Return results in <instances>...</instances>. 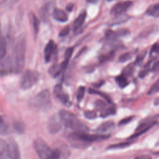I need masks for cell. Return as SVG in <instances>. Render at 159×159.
<instances>
[{"label":"cell","instance_id":"6da1fadb","mask_svg":"<svg viewBox=\"0 0 159 159\" xmlns=\"http://www.w3.org/2000/svg\"><path fill=\"white\" fill-rule=\"evenodd\" d=\"M26 40L24 35H21L16 40L13 49V65L14 71L21 73L24 67Z\"/></svg>","mask_w":159,"mask_h":159},{"label":"cell","instance_id":"7a4b0ae2","mask_svg":"<svg viewBox=\"0 0 159 159\" xmlns=\"http://www.w3.org/2000/svg\"><path fill=\"white\" fill-rule=\"evenodd\" d=\"M63 124L76 132H86L87 126L73 114L65 110H61L59 114Z\"/></svg>","mask_w":159,"mask_h":159},{"label":"cell","instance_id":"3957f363","mask_svg":"<svg viewBox=\"0 0 159 159\" xmlns=\"http://www.w3.org/2000/svg\"><path fill=\"white\" fill-rule=\"evenodd\" d=\"M31 107L40 111H47L52 107L50 93L44 90L34 96L29 101Z\"/></svg>","mask_w":159,"mask_h":159},{"label":"cell","instance_id":"277c9868","mask_svg":"<svg viewBox=\"0 0 159 159\" xmlns=\"http://www.w3.org/2000/svg\"><path fill=\"white\" fill-rule=\"evenodd\" d=\"M34 147L41 159H47L54 154V151H52L45 140L41 138H37L34 141Z\"/></svg>","mask_w":159,"mask_h":159},{"label":"cell","instance_id":"5b68a950","mask_svg":"<svg viewBox=\"0 0 159 159\" xmlns=\"http://www.w3.org/2000/svg\"><path fill=\"white\" fill-rule=\"evenodd\" d=\"M39 73L32 70H27L23 73L21 80V88L26 90L31 88L38 81Z\"/></svg>","mask_w":159,"mask_h":159},{"label":"cell","instance_id":"8992f818","mask_svg":"<svg viewBox=\"0 0 159 159\" xmlns=\"http://www.w3.org/2000/svg\"><path fill=\"white\" fill-rule=\"evenodd\" d=\"M82 133L83 132H73L69 136L68 140L73 147L79 149H84L91 145V143L84 138Z\"/></svg>","mask_w":159,"mask_h":159},{"label":"cell","instance_id":"52a82bcc","mask_svg":"<svg viewBox=\"0 0 159 159\" xmlns=\"http://www.w3.org/2000/svg\"><path fill=\"white\" fill-rule=\"evenodd\" d=\"M62 122L59 116H52L49 120L47 128L49 132L52 134H56L60 132L62 126Z\"/></svg>","mask_w":159,"mask_h":159},{"label":"cell","instance_id":"ba28073f","mask_svg":"<svg viewBox=\"0 0 159 159\" xmlns=\"http://www.w3.org/2000/svg\"><path fill=\"white\" fill-rule=\"evenodd\" d=\"M7 149L10 159H21L18 145L14 139L11 138L8 140Z\"/></svg>","mask_w":159,"mask_h":159},{"label":"cell","instance_id":"9c48e42d","mask_svg":"<svg viewBox=\"0 0 159 159\" xmlns=\"http://www.w3.org/2000/svg\"><path fill=\"white\" fill-rule=\"evenodd\" d=\"M54 95L57 98L67 107H70L72 106V102L69 99V96L63 92L62 86L61 85H57L54 88Z\"/></svg>","mask_w":159,"mask_h":159},{"label":"cell","instance_id":"30bf717a","mask_svg":"<svg viewBox=\"0 0 159 159\" xmlns=\"http://www.w3.org/2000/svg\"><path fill=\"white\" fill-rule=\"evenodd\" d=\"M132 5V2L130 1H125L119 2L116 4L111 9V13L113 15L117 16L123 14Z\"/></svg>","mask_w":159,"mask_h":159},{"label":"cell","instance_id":"8fae6325","mask_svg":"<svg viewBox=\"0 0 159 159\" xmlns=\"http://www.w3.org/2000/svg\"><path fill=\"white\" fill-rule=\"evenodd\" d=\"M1 74L2 76L6 75L11 73L12 70H14V65H13L12 60L9 57L4 58L1 60Z\"/></svg>","mask_w":159,"mask_h":159},{"label":"cell","instance_id":"7c38bea8","mask_svg":"<svg viewBox=\"0 0 159 159\" xmlns=\"http://www.w3.org/2000/svg\"><path fill=\"white\" fill-rule=\"evenodd\" d=\"M114 123L113 121H107L100 126H99L96 129L98 134L109 135L108 134L111 132L114 128Z\"/></svg>","mask_w":159,"mask_h":159},{"label":"cell","instance_id":"4fadbf2b","mask_svg":"<svg viewBox=\"0 0 159 159\" xmlns=\"http://www.w3.org/2000/svg\"><path fill=\"white\" fill-rule=\"evenodd\" d=\"M56 44L54 42L50 40L47 43L44 49V59L46 63H49L52 57L56 50Z\"/></svg>","mask_w":159,"mask_h":159},{"label":"cell","instance_id":"5bb4252c","mask_svg":"<svg viewBox=\"0 0 159 159\" xmlns=\"http://www.w3.org/2000/svg\"><path fill=\"white\" fill-rule=\"evenodd\" d=\"M86 18V11H83L79 15L77 18L74 21L72 25V29L74 31H78L79 29H80L82 25H83L85 19Z\"/></svg>","mask_w":159,"mask_h":159},{"label":"cell","instance_id":"9a60e30c","mask_svg":"<svg viewBox=\"0 0 159 159\" xmlns=\"http://www.w3.org/2000/svg\"><path fill=\"white\" fill-rule=\"evenodd\" d=\"M52 16L54 19L61 22H65L68 21V16L61 9L55 8L52 12Z\"/></svg>","mask_w":159,"mask_h":159},{"label":"cell","instance_id":"2e32d148","mask_svg":"<svg viewBox=\"0 0 159 159\" xmlns=\"http://www.w3.org/2000/svg\"><path fill=\"white\" fill-rule=\"evenodd\" d=\"M73 47H69L67 50H66L65 54L64 60L62 63V64L60 65V67H61L62 72H63L68 66L69 61H70V60L72 57V56L73 54Z\"/></svg>","mask_w":159,"mask_h":159},{"label":"cell","instance_id":"e0dca14e","mask_svg":"<svg viewBox=\"0 0 159 159\" xmlns=\"http://www.w3.org/2000/svg\"><path fill=\"white\" fill-rule=\"evenodd\" d=\"M0 159H10L7 149V142L3 140L0 142Z\"/></svg>","mask_w":159,"mask_h":159},{"label":"cell","instance_id":"ac0fdd59","mask_svg":"<svg viewBox=\"0 0 159 159\" xmlns=\"http://www.w3.org/2000/svg\"><path fill=\"white\" fill-rule=\"evenodd\" d=\"M130 19V17L127 15H117L116 17L113 20V22H111L110 25H116L118 24H121L123 23H124L127 21H128Z\"/></svg>","mask_w":159,"mask_h":159},{"label":"cell","instance_id":"d6986e66","mask_svg":"<svg viewBox=\"0 0 159 159\" xmlns=\"http://www.w3.org/2000/svg\"><path fill=\"white\" fill-rule=\"evenodd\" d=\"M49 9H50V6L49 4L44 5V6H43L41 8V9H40L39 11L40 17H41V20H42L44 22H47L49 20Z\"/></svg>","mask_w":159,"mask_h":159},{"label":"cell","instance_id":"ffe728a7","mask_svg":"<svg viewBox=\"0 0 159 159\" xmlns=\"http://www.w3.org/2000/svg\"><path fill=\"white\" fill-rule=\"evenodd\" d=\"M147 13L152 17H159V3L151 6L147 10Z\"/></svg>","mask_w":159,"mask_h":159},{"label":"cell","instance_id":"44dd1931","mask_svg":"<svg viewBox=\"0 0 159 159\" xmlns=\"http://www.w3.org/2000/svg\"><path fill=\"white\" fill-rule=\"evenodd\" d=\"M7 43L4 37H2L0 39V59L1 60L5 58L6 54Z\"/></svg>","mask_w":159,"mask_h":159},{"label":"cell","instance_id":"7402d4cb","mask_svg":"<svg viewBox=\"0 0 159 159\" xmlns=\"http://www.w3.org/2000/svg\"><path fill=\"white\" fill-rule=\"evenodd\" d=\"M132 144V142H121L116 144H113L111 145H110L108 147V149H123L127 147L128 146Z\"/></svg>","mask_w":159,"mask_h":159},{"label":"cell","instance_id":"603a6c76","mask_svg":"<svg viewBox=\"0 0 159 159\" xmlns=\"http://www.w3.org/2000/svg\"><path fill=\"white\" fill-rule=\"evenodd\" d=\"M116 80V82L118 85L122 88H125L129 83L127 80L126 78V76H125L123 75L117 76Z\"/></svg>","mask_w":159,"mask_h":159},{"label":"cell","instance_id":"cb8c5ba5","mask_svg":"<svg viewBox=\"0 0 159 159\" xmlns=\"http://www.w3.org/2000/svg\"><path fill=\"white\" fill-rule=\"evenodd\" d=\"M13 128L18 134H23L25 130L24 124L21 121H16L13 123Z\"/></svg>","mask_w":159,"mask_h":159},{"label":"cell","instance_id":"d4e9b609","mask_svg":"<svg viewBox=\"0 0 159 159\" xmlns=\"http://www.w3.org/2000/svg\"><path fill=\"white\" fill-rule=\"evenodd\" d=\"M0 132L2 135H6L9 133V127L4 121L3 117H1L0 121Z\"/></svg>","mask_w":159,"mask_h":159},{"label":"cell","instance_id":"484cf974","mask_svg":"<svg viewBox=\"0 0 159 159\" xmlns=\"http://www.w3.org/2000/svg\"><path fill=\"white\" fill-rule=\"evenodd\" d=\"M31 19V21H32V26H33L34 31L35 32V34L37 35L38 32H39V19L34 14H32Z\"/></svg>","mask_w":159,"mask_h":159},{"label":"cell","instance_id":"4316f807","mask_svg":"<svg viewBox=\"0 0 159 159\" xmlns=\"http://www.w3.org/2000/svg\"><path fill=\"white\" fill-rule=\"evenodd\" d=\"M114 54H115L114 51H111L108 53V54H104V55H102L101 56H100V60L101 62H105L107 61H109L113 58Z\"/></svg>","mask_w":159,"mask_h":159},{"label":"cell","instance_id":"83f0119b","mask_svg":"<svg viewBox=\"0 0 159 159\" xmlns=\"http://www.w3.org/2000/svg\"><path fill=\"white\" fill-rule=\"evenodd\" d=\"M85 94V88L84 86H80L78 91L76 93V99L78 102H80L83 99Z\"/></svg>","mask_w":159,"mask_h":159},{"label":"cell","instance_id":"f1b7e54d","mask_svg":"<svg viewBox=\"0 0 159 159\" xmlns=\"http://www.w3.org/2000/svg\"><path fill=\"white\" fill-rule=\"evenodd\" d=\"M116 113V110L113 107H111L107 109H105L104 111H103L102 113L101 114V116L102 117H106L109 116L114 115Z\"/></svg>","mask_w":159,"mask_h":159},{"label":"cell","instance_id":"f546056e","mask_svg":"<svg viewBox=\"0 0 159 159\" xmlns=\"http://www.w3.org/2000/svg\"><path fill=\"white\" fill-rule=\"evenodd\" d=\"M132 57V53L131 52H126L124 54H123L119 58V61L120 62H125L130 60Z\"/></svg>","mask_w":159,"mask_h":159},{"label":"cell","instance_id":"4dcf8cb0","mask_svg":"<svg viewBox=\"0 0 159 159\" xmlns=\"http://www.w3.org/2000/svg\"><path fill=\"white\" fill-rule=\"evenodd\" d=\"M134 72V67H133V65L130 64L129 65H127V67L124 69L123 70V75H124L125 76H130Z\"/></svg>","mask_w":159,"mask_h":159},{"label":"cell","instance_id":"1f68e13d","mask_svg":"<svg viewBox=\"0 0 159 159\" xmlns=\"http://www.w3.org/2000/svg\"><path fill=\"white\" fill-rule=\"evenodd\" d=\"M95 107L97 110L98 111H104L107 107V104L103 101L97 100L95 102Z\"/></svg>","mask_w":159,"mask_h":159},{"label":"cell","instance_id":"d6a6232c","mask_svg":"<svg viewBox=\"0 0 159 159\" xmlns=\"http://www.w3.org/2000/svg\"><path fill=\"white\" fill-rule=\"evenodd\" d=\"M159 91V79L158 80L152 85V86L149 90L148 94L149 95H152L155 93L158 92Z\"/></svg>","mask_w":159,"mask_h":159},{"label":"cell","instance_id":"836d02e7","mask_svg":"<svg viewBox=\"0 0 159 159\" xmlns=\"http://www.w3.org/2000/svg\"><path fill=\"white\" fill-rule=\"evenodd\" d=\"M84 115L86 119H90V120H91V119H94L97 117L96 112L94 111H86L85 112Z\"/></svg>","mask_w":159,"mask_h":159},{"label":"cell","instance_id":"e575fe53","mask_svg":"<svg viewBox=\"0 0 159 159\" xmlns=\"http://www.w3.org/2000/svg\"><path fill=\"white\" fill-rule=\"evenodd\" d=\"M116 35H117V38L118 37H121L126 36H127V35H129L130 34V31L127 29H118L117 31H116Z\"/></svg>","mask_w":159,"mask_h":159},{"label":"cell","instance_id":"d590c367","mask_svg":"<svg viewBox=\"0 0 159 159\" xmlns=\"http://www.w3.org/2000/svg\"><path fill=\"white\" fill-rule=\"evenodd\" d=\"M89 93H93V94H97V95H100L101 96H102L103 98H105V100H107V101H108L109 103H111V101L110 98V97L108 96H107L106 94H103L101 93H100V91H96V90H92V89H90L89 90Z\"/></svg>","mask_w":159,"mask_h":159},{"label":"cell","instance_id":"8d00e7d4","mask_svg":"<svg viewBox=\"0 0 159 159\" xmlns=\"http://www.w3.org/2000/svg\"><path fill=\"white\" fill-rule=\"evenodd\" d=\"M134 116H129V117H127L126 118H124L123 119L119 122V125L120 126H123V125H126L128 123H129L131 121H132V119H134Z\"/></svg>","mask_w":159,"mask_h":159},{"label":"cell","instance_id":"74e56055","mask_svg":"<svg viewBox=\"0 0 159 159\" xmlns=\"http://www.w3.org/2000/svg\"><path fill=\"white\" fill-rule=\"evenodd\" d=\"M155 26H152V27H150L146 29H145L140 35L141 37H144V36H148L149 34H150L151 32H153V31L155 29Z\"/></svg>","mask_w":159,"mask_h":159},{"label":"cell","instance_id":"f35d334b","mask_svg":"<svg viewBox=\"0 0 159 159\" xmlns=\"http://www.w3.org/2000/svg\"><path fill=\"white\" fill-rule=\"evenodd\" d=\"M145 54H146V52H145L142 53V54H140L139 56H138V57L136 58V61L134 62V64L135 65H139V64H140L142 62V61L144 60V58L145 57Z\"/></svg>","mask_w":159,"mask_h":159},{"label":"cell","instance_id":"ab89813d","mask_svg":"<svg viewBox=\"0 0 159 159\" xmlns=\"http://www.w3.org/2000/svg\"><path fill=\"white\" fill-rule=\"evenodd\" d=\"M70 31V28L69 27V26H67V27H65L63 29H62V30L59 33V36L62 37L67 36L69 34Z\"/></svg>","mask_w":159,"mask_h":159},{"label":"cell","instance_id":"60d3db41","mask_svg":"<svg viewBox=\"0 0 159 159\" xmlns=\"http://www.w3.org/2000/svg\"><path fill=\"white\" fill-rule=\"evenodd\" d=\"M60 152L59 149H56L54 151V154L52 157L47 159H60Z\"/></svg>","mask_w":159,"mask_h":159},{"label":"cell","instance_id":"b9f144b4","mask_svg":"<svg viewBox=\"0 0 159 159\" xmlns=\"http://www.w3.org/2000/svg\"><path fill=\"white\" fill-rule=\"evenodd\" d=\"M155 53V54H159V44H155L151 49V54Z\"/></svg>","mask_w":159,"mask_h":159},{"label":"cell","instance_id":"7bdbcfd3","mask_svg":"<svg viewBox=\"0 0 159 159\" xmlns=\"http://www.w3.org/2000/svg\"><path fill=\"white\" fill-rule=\"evenodd\" d=\"M158 70H159V61H157L153 65V66L151 68V70L153 72H157Z\"/></svg>","mask_w":159,"mask_h":159},{"label":"cell","instance_id":"ee69618b","mask_svg":"<svg viewBox=\"0 0 159 159\" xmlns=\"http://www.w3.org/2000/svg\"><path fill=\"white\" fill-rule=\"evenodd\" d=\"M148 71H149L148 69H144V70H142V71L139 73V77L141 78H144L145 76L147 75V74L148 73Z\"/></svg>","mask_w":159,"mask_h":159},{"label":"cell","instance_id":"f6af8a7d","mask_svg":"<svg viewBox=\"0 0 159 159\" xmlns=\"http://www.w3.org/2000/svg\"><path fill=\"white\" fill-rule=\"evenodd\" d=\"M73 8H74V5L73 3H69L67 5V6H66V10L69 12L72 11Z\"/></svg>","mask_w":159,"mask_h":159},{"label":"cell","instance_id":"bcb514c9","mask_svg":"<svg viewBox=\"0 0 159 159\" xmlns=\"http://www.w3.org/2000/svg\"><path fill=\"white\" fill-rule=\"evenodd\" d=\"M135 159H152V158L149 155H142V156L137 157Z\"/></svg>","mask_w":159,"mask_h":159},{"label":"cell","instance_id":"7dc6e473","mask_svg":"<svg viewBox=\"0 0 159 159\" xmlns=\"http://www.w3.org/2000/svg\"><path fill=\"white\" fill-rule=\"evenodd\" d=\"M154 104H155V106L159 105V98H157V99H156V100H155V101H154Z\"/></svg>","mask_w":159,"mask_h":159},{"label":"cell","instance_id":"c3c4849f","mask_svg":"<svg viewBox=\"0 0 159 159\" xmlns=\"http://www.w3.org/2000/svg\"><path fill=\"white\" fill-rule=\"evenodd\" d=\"M87 1L88 2H90V3H95V2H97L98 0H87Z\"/></svg>","mask_w":159,"mask_h":159},{"label":"cell","instance_id":"681fc988","mask_svg":"<svg viewBox=\"0 0 159 159\" xmlns=\"http://www.w3.org/2000/svg\"><path fill=\"white\" fill-rule=\"evenodd\" d=\"M108 1H113V0H108Z\"/></svg>","mask_w":159,"mask_h":159}]
</instances>
